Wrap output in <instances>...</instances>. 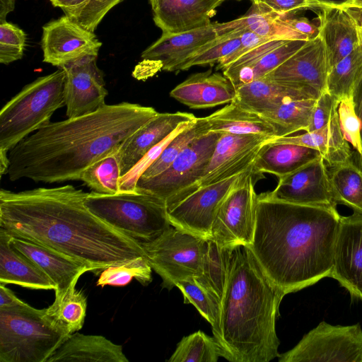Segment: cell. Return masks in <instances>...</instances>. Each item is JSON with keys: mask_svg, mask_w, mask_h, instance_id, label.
<instances>
[{"mask_svg": "<svg viewBox=\"0 0 362 362\" xmlns=\"http://www.w3.org/2000/svg\"><path fill=\"white\" fill-rule=\"evenodd\" d=\"M330 277L362 300V215L341 216Z\"/></svg>", "mask_w": 362, "mask_h": 362, "instance_id": "17", "label": "cell"}, {"mask_svg": "<svg viewBox=\"0 0 362 362\" xmlns=\"http://www.w3.org/2000/svg\"><path fill=\"white\" fill-rule=\"evenodd\" d=\"M209 132L235 135L262 134L276 137L272 125L259 114L248 110L233 100L206 117Z\"/></svg>", "mask_w": 362, "mask_h": 362, "instance_id": "31", "label": "cell"}, {"mask_svg": "<svg viewBox=\"0 0 362 362\" xmlns=\"http://www.w3.org/2000/svg\"><path fill=\"white\" fill-rule=\"evenodd\" d=\"M361 362H362V356H361Z\"/></svg>", "mask_w": 362, "mask_h": 362, "instance_id": "61", "label": "cell"}, {"mask_svg": "<svg viewBox=\"0 0 362 362\" xmlns=\"http://www.w3.org/2000/svg\"><path fill=\"white\" fill-rule=\"evenodd\" d=\"M269 140L260 148L252 164L258 175L269 173L280 178L322 157L320 151L312 148Z\"/></svg>", "mask_w": 362, "mask_h": 362, "instance_id": "28", "label": "cell"}, {"mask_svg": "<svg viewBox=\"0 0 362 362\" xmlns=\"http://www.w3.org/2000/svg\"><path fill=\"white\" fill-rule=\"evenodd\" d=\"M234 247L219 245L211 239L206 241L199 274L196 281L221 302L228 279Z\"/></svg>", "mask_w": 362, "mask_h": 362, "instance_id": "33", "label": "cell"}, {"mask_svg": "<svg viewBox=\"0 0 362 362\" xmlns=\"http://www.w3.org/2000/svg\"><path fill=\"white\" fill-rule=\"evenodd\" d=\"M315 101L316 99L291 100L259 115L272 125L276 137L286 136L307 131Z\"/></svg>", "mask_w": 362, "mask_h": 362, "instance_id": "34", "label": "cell"}, {"mask_svg": "<svg viewBox=\"0 0 362 362\" xmlns=\"http://www.w3.org/2000/svg\"><path fill=\"white\" fill-rule=\"evenodd\" d=\"M123 0H86L76 9L64 13L83 28L94 32L108 11Z\"/></svg>", "mask_w": 362, "mask_h": 362, "instance_id": "45", "label": "cell"}, {"mask_svg": "<svg viewBox=\"0 0 362 362\" xmlns=\"http://www.w3.org/2000/svg\"><path fill=\"white\" fill-rule=\"evenodd\" d=\"M218 37L211 23L192 30L161 36L141 54L149 62H158L165 71H178L179 67L202 46Z\"/></svg>", "mask_w": 362, "mask_h": 362, "instance_id": "21", "label": "cell"}, {"mask_svg": "<svg viewBox=\"0 0 362 362\" xmlns=\"http://www.w3.org/2000/svg\"><path fill=\"white\" fill-rule=\"evenodd\" d=\"M151 272L152 268L146 258L140 256L103 269L97 286H123L127 285L134 278L141 284L147 285L152 280Z\"/></svg>", "mask_w": 362, "mask_h": 362, "instance_id": "42", "label": "cell"}, {"mask_svg": "<svg viewBox=\"0 0 362 362\" xmlns=\"http://www.w3.org/2000/svg\"><path fill=\"white\" fill-rule=\"evenodd\" d=\"M352 100L356 114L361 122V136L362 141V75L354 86Z\"/></svg>", "mask_w": 362, "mask_h": 362, "instance_id": "52", "label": "cell"}, {"mask_svg": "<svg viewBox=\"0 0 362 362\" xmlns=\"http://www.w3.org/2000/svg\"><path fill=\"white\" fill-rule=\"evenodd\" d=\"M159 0H148L151 6V8L153 7L156 4L157 2Z\"/></svg>", "mask_w": 362, "mask_h": 362, "instance_id": "58", "label": "cell"}, {"mask_svg": "<svg viewBox=\"0 0 362 362\" xmlns=\"http://www.w3.org/2000/svg\"><path fill=\"white\" fill-rule=\"evenodd\" d=\"M221 0H159L152 7L153 19L162 33H178L211 23Z\"/></svg>", "mask_w": 362, "mask_h": 362, "instance_id": "24", "label": "cell"}, {"mask_svg": "<svg viewBox=\"0 0 362 362\" xmlns=\"http://www.w3.org/2000/svg\"><path fill=\"white\" fill-rule=\"evenodd\" d=\"M272 143L292 144L317 150L329 167L346 162L352 158L353 152L344 139L336 111L329 123L320 129L296 135L275 137Z\"/></svg>", "mask_w": 362, "mask_h": 362, "instance_id": "29", "label": "cell"}, {"mask_svg": "<svg viewBox=\"0 0 362 362\" xmlns=\"http://www.w3.org/2000/svg\"><path fill=\"white\" fill-rule=\"evenodd\" d=\"M362 328L359 323L332 325L324 321L305 334L291 350L278 357L279 362H361Z\"/></svg>", "mask_w": 362, "mask_h": 362, "instance_id": "9", "label": "cell"}, {"mask_svg": "<svg viewBox=\"0 0 362 362\" xmlns=\"http://www.w3.org/2000/svg\"><path fill=\"white\" fill-rule=\"evenodd\" d=\"M320 95L309 86L263 77L236 88L233 100L248 110L261 114L285 102L317 99Z\"/></svg>", "mask_w": 362, "mask_h": 362, "instance_id": "23", "label": "cell"}, {"mask_svg": "<svg viewBox=\"0 0 362 362\" xmlns=\"http://www.w3.org/2000/svg\"><path fill=\"white\" fill-rule=\"evenodd\" d=\"M69 335L27 303L0 308V362H47Z\"/></svg>", "mask_w": 362, "mask_h": 362, "instance_id": "6", "label": "cell"}, {"mask_svg": "<svg viewBox=\"0 0 362 362\" xmlns=\"http://www.w3.org/2000/svg\"><path fill=\"white\" fill-rule=\"evenodd\" d=\"M349 4L362 6V0H351V1Z\"/></svg>", "mask_w": 362, "mask_h": 362, "instance_id": "57", "label": "cell"}, {"mask_svg": "<svg viewBox=\"0 0 362 362\" xmlns=\"http://www.w3.org/2000/svg\"><path fill=\"white\" fill-rule=\"evenodd\" d=\"M252 3L263 4L280 16L310 8L309 0H253Z\"/></svg>", "mask_w": 362, "mask_h": 362, "instance_id": "49", "label": "cell"}, {"mask_svg": "<svg viewBox=\"0 0 362 362\" xmlns=\"http://www.w3.org/2000/svg\"><path fill=\"white\" fill-rule=\"evenodd\" d=\"M98 56H86L60 67L64 71V98L67 117L89 114L105 104L108 94Z\"/></svg>", "mask_w": 362, "mask_h": 362, "instance_id": "15", "label": "cell"}, {"mask_svg": "<svg viewBox=\"0 0 362 362\" xmlns=\"http://www.w3.org/2000/svg\"><path fill=\"white\" fill-rule=\"evenodd\" d=\"M240 37H219L202 46L195 54L183 62L179 71H185L194 66L218 64L220 60L232 54L239 47Z\"/></svg>", "mask_w": 362, "mask_h": 362, "instance_id": "43", "label": "cell"}, {"mask_svg": "<svg viewBox=\"0 0 362 362\" xmlns=\"http://www.w3.org/2000/svg\"><path fill=\"white\" fill-rule=\"evenodd\" d=\"M281 18L291 28L305 35L308 40H313L320 35L319 26L305 17H291L285 15L281 16Z\"/></svg>", "mask_w": 362, "mask_h": 362, "instance_id": "50", "label": "cell"}, {"mask_svg": "<svg viewBox=\"0 0 362 362\" xmlns=\"http://www.w3.org/2000/svg\"><path fill=\"white\" fill-rule=\"evenodd\" d=\"M62 68L25 86L0 111V154L8 155L19 142L50 122L65 106Z\"/></svg>", "mask_w": 362, "mask_h": 362, "instance_id": "5", "label": "cell"}, {"mask_svg": "<svg viewBox=\"0 0 362 362\" xmlns=\"http://www.w3.org/2000/svg\"><path fill=\"white\" fill-rule=\"evenodd\" d=\"M257 175L252 166L219 206L209 238L219 245L228 247L251 245L255 227V184Z\"/></svg>", "mask_w": 362, "mask_h": 362, "instance_id": "10", "label": "cell"}, {"mask_svg": "<svg viewBox=\"0 0 362 362\" xmlns=\"http://www.w3.org/2000/svg\"><path fill=\"white\" fill-rule=\"evenodd\" d=\"M285 293L267 276L248 246L234 247L221 302V356L231 362H269L279 356L276 320Z\"/></svg>", "mask_w": 362, "mask_h": 362, "instance_id": "4", "label": "cell"}, {"mask_svg": "<svg viewBox=\"0 0 362 362\" xmlns=\"http://www.w3.org/2000/svg\"><path fill=\"white\" fill-rule=\"evenodd\" d=\"M12 235L0 228V284L54 290L53 282L11 245Z\"/></svg>", "mask_w": 362, "mask_h": 362, "instance_id": "30", "label": "cell"}, {"mask_svg": "<svg viewBox=\"0 0 362 362\" xmlns=\"http://www.w3.org/2000/svg\"><path fill=\"white\" fill-rule=\"evenodd\" d=\"M128 362L120 345L100 335L71 334L48 358L47 362Z\"/></svg>", "mask_w": 362, "mask_h": 362, "instance_id": "27", "label": "cell"}, {"mask_svg": "<svg viewBox=\"0 0 362 362\" xmlns=\"http://www.w3.org/2000/svg\"><path fill=\"white\" fill-rule=\"evenodd\" d=\"M221 1L223 2V1H224L226 0H221ZM237 1H241V0H237ZM250 1H252V2L253 1V0H250Z\"/></svg>", "mask_w": 362, "mask_h": 362, "instance_id": "60", "label": "cell"}, {"mask_svg": "<svg viewBox=\"0 0 362 362\" xmlns=\"http://www.w3.org/2000/svg\"><path fill=\"white\" fill-rule=\"evenodd\" d=\"M341 216L338 211L257 194L250 246L272 281L285 294L330 277Z\"/></svg>", "mask_w": 362, "mask_h": 362, "instance_id": "3", "label": "cell"}, {"mask_svg": "<svg viewBox=\"0 0 362 362\" xmlns=\"http://www.w3.org/2000/svg\"><path fill=\"white\" fill-rule=\"evenodd\" d=\"M88 193L66 185L0 190V228L86 264L91 271L144 256L139 243L86 206Z\"/></svg>", "mask_w": 362, "mask_h": 362, "instance_id": "1", "label": "cell"}, {"mask_svg": "<svg viewBox=\"0 0 362 362\" xmlns=\"http://www.w3.org/2000/svg\"><path fill=\"white\" fill-rule=\"evenodd\" d=\"M337 112L344 139L351 144L362 160L361 127L354 110L352 97L346 98L339 101Z\"/></svg>", "mask_w": 362, "mask_h": 362, "instance_id": "46", "label": "cell"}, {"mask_svg": "<svg viewBox=\"0 0 362 362\" xmlns=\"http://www.w3.org/2000/svg\"><path fill=\"white\" fill-rule=\"evenodd\" d=\"M85 204L107 224L138 242L153 240L171 226L165 202L137 189L115 194L93 191Z\"/></svg>", "mask_w": 362, "mask_h": 362, "instance_id": "7", "label": "cell"}, {"mask_svg": "<svg viewBox=\"0 0 362 362\" xmlns=\"http://www.w3.org/2000/svg\"><path fill=\"white\" fill-rule=\"evenodd\" d=\"M220 356L221 349L215 338L198 330L180 340L168 361L216 362Z\"/></svg>", "mask_w": 362, "mask_h": 362, "instance_id": "40", "label": "cell"}, {"mask_svg": "<svg viewBox=\"0 0 362 362\" xmlns=\"http://www.w3.org/2000/svg\"><path fill=\"white\" fill-rule=\"evenodd\" d=\"M308 40H287L255 62L240 66H228L223 70L235 88L263 78L299 50Z\"/></svg>", "mask_w": 362, "mask_h": 362, "instance_id": "32", "label": "cell"}, {"mask_svg": "<svg viewBox=\"0 0 362 362\" xmlns=\"http://www.w3.org/2000/svg\"><path fill=\"white\" fill-rule=\"evenodd\" d=\"M329 175L338 204L346 205L354 213L362 215V168L351 158L330 167Z\"/></svg>", "mask_w": 362, "mask_h": 362, "instance_id": "36", "label": "cell"}, {"mask_svg": "<svg viewBox=\"0 0 362 362\" xmlns=\"http://www.w3.org/2000/svg\"><path fill=\"white\" fill-rule=\"evenodd\" d=\"M176 287L182 292L184 303L193 305L199 314L210 323L215 337L219 328L221 301L200 285L194 277L180 281Z\"/></svg>", "mask_w": 362, "mask_h": 362, "instance_id": "41", "label": "cell"}, {"mask_svg": "<svg viewBox=\"0 0 362 362\" xmlns=\"http://www.w3.org/2000/svg\"><path fill=\"white\" fill-rule=\"evenodd\" d=\"M319 36L327 52L329 70L361 44L358 28L342 7H321Z\"/></svg>", "mask_w": 362, "mask_h": 362, "instance_id": "25", "label": "cell"}, {"mask_svg": "<svg viewBox=\"0 0 362 362\" xmlns=\"http://www.w3.org/2000/svg\"><path fill=\"white\" fill-rule=\"evenodd\" d=\"M221 133L210 132L191 142L161 173L139 179L136 189L166 202L187 189L201 177Z\"/></svg>", "mask_w": 362, "mask_h": 362, "instance_id": "11", "label": "cell"}, {"mask_svg": "<svg viewBox=\"0 0 362 362\" xmlns=\"http://www.w3.org/2000/svg\"><path fill=\"white\" fill-rule=\"evenodd\" d=\"M86 0H50L54 7L60 8L64 13L73 11L82 6Z\"/></svg>", "mask_w": 362, "mask_h": 362, "instance_id": "53", "label": "cell"}, {"mask_svg": "<svg viewBox=\"0 0 362 362\" xmlns=\"http://www.w3.org/2000/svg\"><path fill=\"white\" fill-rule=\"evenodd\" d=\"M25 33L17 25L0 23V63L9 64L21 59L26 47Z\"/></svg>", "mask_w": 362, "mask_h": 362, "instance_id": "44", "label": "cell"}, {"mask_svg": "<svg viewBox=\"0 0 362 362\" xmlns=\"http://www.w3.org/2000/svg\"><path fill=\"white\" fill-rule=\"evenodd\" d=\"M281 16L263 4L252 3L242 16L228 22L214 23V28L219 37L249 30L269 40H308L284 23Z\"/></svg>", "mask_w": 362, "mask_h": 362, "instance_id": "26", "label": "cell"}, {"mask_svg": "<svg viewBox=\"0 0 362 362\" xmlns=\"http://www.w3.org/2000/svg\"><path fill=\"white\" fill-rule=\"evenodd\" d=\"M101 46L94 32L66 15L42 27L43 62L58 68L86 56H98Z\"/></svg>", "mask_w": 362, "mask_h": 362, "instance_id": "16", "label": "cell"}, {"mask_svg": "<svg viewBox=\"0 0 362 362\" xmlns=\"http://www.w3.org/2000/svg\"><path fill=\"white\" fill-rule=\"evenodd\" d=\"M158 114L152 107L122 102L89 114L49 122L8 153L11 181L45 183L79 180L91 164L117 150Z\"/></svg>", "mask_w": 362, "mask_h": 362, "instance_id": "2", "label": "cell"}, {"mask_svg": "<svg viewBox=\"0 0 362 362\" xmlns=\"http://www.w3.org/2000/svg\"><path fill=\"white\" fill-rule=\"evenodd\" d=\"M15 0H0V23L6 21L7 15L13 11Z\"/></svg>", "mask_w": 362, "mask_h": 362, "instance_id": "56", "label": "cell"}, {"mask_svg": "<svg viewBox=\"0 0 362 362\" xmlns=\"http://www.w3.org/2000/svg\"><path fill=\"white\" fill-rule=\"evenodd\" d=\"M240 37V45L239 47L236 51L219 61L216 66L217 70H223L252 49L266 42L274 40L265 38L249 30H244Z\"/></svg>", "mask_w": 362, "mask_h": 362, "instance_id": "48", "label": "cell"}, {"mask_svg": "<svg viewBox=\"0 0 362 362\" xmlns=\"http://www.w3.org/2000/svg\"><path fill=\"white\" fill-rule=\"evenodd\" d=\"M170 97L192 109L213 107L232 102L236 88L223 74L196 73L175 86Z\"/></svg>", "mask_w": 362, "mask_h": 362, "instance_id": "22", "label": "cell"}, {"mask_svg": "<svg viewBox=\"0 0 362 362\" xmlns=\"http://www.w3.org/2000/svg\"><path fill=\"white\" fill-rule=\"evenodd\" d=\"M358 28H362V6L348 4L342 7Z\"/></svg>", "mask_w": 362, "mask_h": 362, "instance_id": "54", "label": "cell"}, {"mask_svg": "<svg viewBox=\"0 0 362 362\" xmlns=\"http://www.w3.org/2000/svg\"><path fill=\"white\" fill-rule=\"evenodd\" d=\"M206 239L173 226L156 238L139 242L148 262L162 279L163 288L176 287L199 274Z\"/></svg>", "mask_w": 362, "mask_h": 362, "instance_id": "8", "label": "cell"}, {"mask_svg": "<svg viewBox=\"0 0 362 362\" xmlns=\"http://www.w3.org/2000/svg\"><path fill=\"white\" fill-rule=\"evenodd\" d=\"M117 150L88 166L81 173V180L93 192L115 194L120 192L121 170Z\"/></svg>", "mask_w": 362, "mask_h": 362, "instance_id": "39", "label": "cell"}, {"mask_svg": "<svg viewBox=\"0 0 362 362\" xmlns=\"http://www.w3.org/2000/svg\"><path fill=\"white\" fill-rule=\"evenodd\" d=\"M329 71L325 45L318 36L308 40L294 54L264 78L309 86L321 94L327 91Z\"/></svg>", "mask_w": 362, "mask_h": 362, "instance_id": "18", "label": "cell"}, {"mask_svg": "<svg viewBox=\"0 0 362 362\" xmlns=\"http://www.w3.org/2000/svg\"><path fill=\"white\" fill-rule=\"evenodd\" d=\"M358 32L361 35H362V28H358Z\"/></svg>", "mask_w": 362, "mask_h": 362, "instance_id": "59", "label": "cell"}, {"mask_svg": "<svg viewBox=\"0 0 362 362\" xmlns=\"http://www.w3.org/2000/svg\"><path fill=\"white\" fill-rule=\"evenodd\" d=\"M351 0H309L310 8L318 7H343L349 4Z\"/></svg>", "mask_w": 362, "mask_h": 362, "instance_id": "55", "label": "cell"}, {"mask_svg": "<svg viewBox=\"0 0 362 362\" xmlns=\"http://www.w3.org/2000/svg\"><path fill=\"white\" fill-rule=\"evenodd\" d=\"M362 75V45L332 66L328 74L327 90L338 101L352 97L354 88Z\"/></svg>", "mask_w": 362, "mask_h": 362, "instance_id": "38", "label": "cell"}, {"mask_svg": "<svg viewBox=\"0 0 362 362\" xmlns=\"http://www.w3.org/2000/svg\"><path fill=\"white\" fill-rule=\"evenodd\" d=\"M196 118L193 114L189 112H158L129 136L118 148L121 176L128 174L153 147L180 126Z\"/></svg>", "mask_w": 362, "mask_h": 362, "instance_id": "19", "label": "cell"}, {"mask_svg": "<svg viewBox=\"0 0 362 362\" xmlns=\"http://www.w3.org/2000/svg\"><path fill=\"white\" fill-rule=\"evenodd\" d=\"M339 101L327 91L316 99L307 132H314L326 126L334 113L337 111Z\"/></svg>", "mask_w": 362, "mask_h": 362, "instance_id": "47", "label": "cell"}, {"mask_svg": "<svg viewBox=\"0 0 362 362\" xmlns=\"http://www.w3.org/2000/svg\"><path fill=\"white\" fill-rule=\"evenodd\" d=\"M209 132V127L206 117H197L168 144L139 179H148L161 173L191 142Z\"/></svg>", "mask_w": 362, "mask_h": 362, "instance_id": "37", "label": "cell"}, {"mask_svg": "<svg viewBox=\"0 0 362 362\" xmlns=\"http://www.w3.org/2000/svg\"><path fill=\"white\" fill-rule=\"evenodd\" d=\"M76 284H73L65 295L54 299L53 303L45 309L46 316L52 324L68 335L82 328L86 315V298L76 289Z\"/></svg>", "mask_w": 362, "mask_h": 362, "instance_id": "35", "label": "cell"}, {"mask_svg": "<svg viewBox=\"0 0 362 362\" xmlns=\"http://www.w3.org/2000/svg\"><path fill=\"white\" fill-rule=\"evenodd\" d=\"M269 193L282 202L337 211L338 203L322 157L279 178L276 188Z\"/></svg>", "mask_w": 362, "mask_h": 362, "instance_id": "14", "label": "cell"}, {"mask_svg": "<svg viewBox=\"0 0 362 362\" xmlns=\"http://www.w3.org/2000/svg\"><path fill=\"white\" fill-rule=\"evenodd\" d=\"M270 136L262 134H221L214 153L199 180L165 202L166 206L199 187L241 173L253 164L255 157Z\"/></svg>", "mask_w": 362, "mask_h": 362, "instance_id": "13", "label": "cell"}, {"mask_svg": "<svg viewBox=\"0 0 362 362\" xmlns=\"http://www.w3.org/2000/svg\"><path fill=\"white\" fill-rule=\"evenodd\" d=\"M25 302L18 299L14 293L0 284V308H8L23 305Z\"/></svg>", "mask_w": 362, "mask_h": 362, "instance_id": "51", "label": "cell"}, {"mask_svg": "<svg viewBox=\"0 0 362 362\" xmlns=\"http://www.w3.org/2000/svg\"><path fill=\"white\" fill-rule=\"evenodd\" d=\"M251 167L228 179L199 187L167 205V216L171 226L204 239H209L219 206Z\"/></svg>", "mask_w": 362, "mask_h": 362, "instance_id": "12", "label": "cell"}, {"mask_svg": "<svg viewBox=\"0 0 362 362\" xmlns=\"http://www.w3.org/2000/svg\"><path fill=\"white\" fill-rule=\"evenodd\" d=\"M11 245L53 282L54 299L65 295L83 273L91 271L86 264L76 259L21 238L12 236Z\"/></svg>", "mask_w": 362, "mask_h": 362, "instance_id": "20", "label": "cell"}]
</instances>
